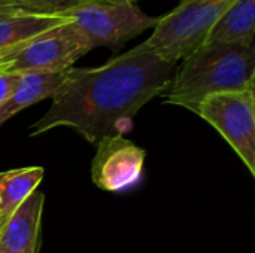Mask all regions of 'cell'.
I'll use <instances>...</instances> for the list:
<instances>
[{
  "instance_id": "14",
  "label": "cell",
  "mask_w": 255,
  "mask_h": 253,
  "mask_svg": "<svg viewBox=\"0 0 255 253\" xmlns=\"http://www.w3.org/2000/svg\"><path fill=\"white\" fill-rule=\"evenodd\" d=\"M21 75L19 73H6L0 72V106L9 98L12 91L19 82Z\"/></svg>"
},
{
  "instance_id": "1",
  "label": "cell",
  "mask_w": 255,
  "mask_h": 253,
  "mask_svg": "<svg viewBox=\"0 0 255 253\" xmlns=\"http://www.w3.org/2000/svg\"><path fill=\"white\" fill-rule=\"evenodd\" d=\"M175 70L176 63L160 58L146 42L99 67H70L30 136L57 127L73 128L91 145L108 136H124L139 110L167 91Z\"/></svg>"
},
{
  "instance_id": "13",
  "label": "cell",
  "mask_w": 255,
  "mask_h": 253,
  "mask_svg": "<svg viewBox=\"0 0 255 253\" xmlns=\"http://www.w3.org/2000/svg\"><path fill=\"white\" fill-rule=\"evenodd\" d=\"M15 13L61 16L66 18L75 9L97 1H133V0H4Z\"/></svg>"
},
{
  "instance_id": "9",
  "label": "cell",
  "mask_w": 255,
  "mask_h": 253,
  "mask_svg": "<svg viewBox=\"0 0 255 253\" xmlns=\"http://www.w3.org/2000/svg\"><path fill=\"white\" fill-rule=\"evenodd\" d=\"M67 70L45 72V73L40 72L22 73L18 85L12 91L9 98L0 106V127L21 110L42 100L52 98V95L64 82Z\"/></svg>"
},
{
  "instance_id": "11",
  "label": "cell",
  "mask_w": 255,
  "mask_h": 253,
  "mask_svg": "<svg viewBox=\"0 0 255 253\" xmlns=\"http://www.w3.org/2000/svg\"><path fill=\"white\" fill-rule=\"evenodd\" d=\"M64 21H67V18L27 13H13L0 18V61L9 57L36 34Z\"/></svg>"
},
{
  "instance_id": "2",
  "label": "cell",
  "mask_w": 255,
  "mask_h": 253,
  "mask_svg": "<svg viewBox=\"0 0 255 253\" xmlns=\"http://www.w3.org/2000/svg\"><path fill=\"white\" fill-rule=\"evenodd\" d=\"M255 88V46L203 45L176 67L164 92L166 103L197 115L214 94Z\"/></svg>"
},
{
  "instance_id": "15",
  "label": "cell",
  "mask_w": 255,
  "mask_h": 253,
  "mask_svg": "<svg viewBox=\"0 0 255 253\" xmlns=\"http://www.w3.org/2000/svg\"><path fill=\"white\" fill-rule=\"evenodd\" d=\"M15 12L7 6V3L4 0H0V18L7 16V15H13Z\"/></svg>"
},
{
  "instance_id": "4",
  "label": "cell",
  "mask_w": 255,
  "mask_h": 253,
  "mask_svg": "<svg viewBox=\"0 0 255 253\" xmlns=\"http://www.w3.org/2000/svg\"><path fill=\"white\" fill-rule=\"evenodd\" d=\"M91 49V43L79 27L72 19H67L36 34L0 61V72L19 75L63 72L70 69Z\"/></svg>"
},
{
  "instance_id": "8",
  "label": "cell",
  "mask_w": 255,
  "mask_h": 253,
  "mask_svg": "<svg viewBox=\"0 0 255 253\" xmlns=\"http://www.w3.org/2000/svg\"><path fill=\"white\" fill-rule=\"evenodd\" d=\"M45 195L34 191L0 225V253H39Z\"/></svg>"
},
{
  "instance_id": "16",
  "label": "cell",
  "mask_w": 255,
  "mask_h": 253,
  "mask_svg": "<svg viewBox=\"0 0 255 253\" xmlns=\"http://www.w3.org/2000/svg\"><path fill=\"white\" fill-rule=\"evenodd\" d=\"M0 225H1V218H0Z\"/></svg>"
},
{
  "instance_id": "3",
  "label": "cell",
  "mask_w": 255,
  "mask_h": 253,
  "mask_svg": "<svg viewBox=\"0 0 255 253\" xmlns=\"http://www.w3.org/2000/svg\"><path fill=\"white\" fill-rule=\"evenodd\" d=\"M236 0H181L169 13L158 16L146 45L164 61L185 60L203 46L211 28Z\"/></svg>"
},
{
  "instance_id": "7",
  "label": "cell",
  "mask_w": 255,
  "mask_h": 253,
  "mask_svg": "<svg viewBox=\"0 0 255 253\" xmlns=\"http://www.w3.org/2000/svg\"><path fill=\"white\" fill-rule=\"evenodd\" d=\"M91 163V179L106 192H126L139 183L146 152L124 136L103 137Z\"/></svg>"
},
{
  "instance_id": "5",
  "label": "cell",
  "mask_w": 255,
  "mask_h": 253,
  "mask_svg": "<svg viewBox=\"0 0 255 253\" xmlns=\"http://www.w3.org/2000/svg\"><path fill=\"white\" fill-rule=\"evenodd\" d=\"M66 18L79 27L93 49L99 46L118 49L158 22V16L142 12L134 0L91 3L72 10Z\"/></svg>"
},
{
  "instance_id": "6",
  "label": "cell",
  "mask_w": 255,
  "mask_h": 253,
  "mask_svg": "<svg viewBox=\"0 0 255 253\" xmlns=\"http://www.w3.org/2000/svg\"><path fill=\"white\" fill-rule=\"evenodd\" d=\"M197 115L227 140L255 176V88L209 95Z\"/></svg>"
},
{
  "instance_id": "10",
  "label": "cell",
  "mask_w": 255,
  "mask_h": 253,
  "mask_svg": "<svg viewBox=\"0 0 255 253\" xmlns=\"http://www.w3.org/2000/svg\"><path fill=\"white\" fill-rule=\"evenodd\" d=\"M255 0H236L211 28L203 45L254 46Z\"/></svg>"
},
{
  "instance_id": "12",
  "label": "cell",
  "mask_w": 255,
  "mask_h": 253,
  "mask_svg": "<svg viewBox=\"0 0 255 253\" xmlns=\"http://www.w3.org/2000/svg\"><path fill=\"white\" fill-rule=\"evenodd\" d=\"M43 167H22L0 173L1 224L34 192L43 179Z\"/></svg>"
}]
</instances>
